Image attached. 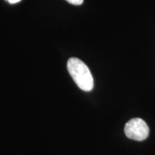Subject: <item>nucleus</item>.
<instances>
[{
  "instance_id": "nucleus-2",
  "label": "nucleus",
  "mask_w": 155,
  "mask_h": 155,
  "mask_svg": "<svg viewBox=\"0 0 155 155\" xmlns=\"http://www.w3.org/2000/svg\"><path fill=\"white\" fill-rule=\"evenodd\" d=\"M124 132L128 138L136 141H143L148 137L150 129L144 120L134 118L126 124Z\"/></svg>"
},
{
  "instance_id": "nucleus-3",
  "label": "nucleus",
  "mask_w": 155,
  "mask_h": 155,
  "mask_svg": "<svg viewBox=\"0 0 155 155\" xmlns=\"http://www.w3.org/2000/svg\"><path fill=\"white\" fill-rule=\"evenodd\" d=\"M66 1L74 5H80L83 2V0H66Z\"/></svg>"
},
{
  "instance_id": "nucleus-1",
  "label": "nucleus",
  "mask_w": 155,
  "mask_h": 155,
  "mask_svg": "<svg viewBox=\"0 0 155 155\" xmlns=\"http://www.w3.org/2000/svg\"><path fill=\"white\" fill-rule=\"evenodd\" d=\"M68 71L75 83L81 90L91 91L94 88V78L88 66L76 58H70L67 63Z\"/></svg>"
},
{
  "instance_id": "nucleus-4",
  "label": "nucleus",
  "mask_w": 155,
  "mask_h": 155,
  "mask_svg": "<svg viewBox=\"0 0 155 155\" xmlns=\"http://www.w3.org/2000/svg\"><path fill=\"white\" fill-rule=\"evenodd\" d=\"M7 1L10 4H16L19 2H20L21 0H7Z\"/></svg>"
}]
</instances>
